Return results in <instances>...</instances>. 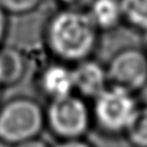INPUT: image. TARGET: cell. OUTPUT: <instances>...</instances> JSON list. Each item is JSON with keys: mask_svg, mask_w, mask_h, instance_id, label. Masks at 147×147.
Returning <instances> with one entry per match:
<instances>
[{"mask_svg": "<svg viewBox=\"0 0 147 147\" xmlns=\"http://www.w3.org/2000/svg\"><path fill=\"white\" fill-rule=\"evenodd\" d=\"M99 34L86 10L60 8L44 26V42L52 57L71 65L93 56Z\"/></svg>", "mask_w": 147, "mask_h": 147, "instance_id": "6da1fadb", "label": "cell"}, {"mask_svg": "<svg viewBox=\"0 0 147 147\" xmlns=\"http://www.w3.org/2000/svg\"><path fill=\"white\" fill-rule=\"evenodd\" d=\"M45 126V108L36 99L15 96L0 103V142L14 146L37 138Z\"/></svg>", "mask_w": 147, "mask_h": 147, "instance_id": "7a4b0ae2", "label": "cell"}, {"mask_svg": "<svg viewBox=\"0 0 147 147\" xmlns=\"http://www.w3.org/2000/svg\"><path fill=\"white\" fill-rule=\"evenodd\" d=\"M138 107L134 93L109 85L92 100V124L105 136H124Z\"/></svg>", "mask_w": 147, "mask_h": 147, "instance_id": "3957f363", "label": "cell"}, {"mask_svg": "<svg viewBox=\"0 0 147 147\" xmlns=\"http://www.w3.org/2000/svg\"><path fill=\"white\" fill-rule=\"evenodd\" d=\"M45 125L60 140L82 139L93 125L91 106L76 93L51 100L45 108Z\"/></svg>", "mask_w": 147, "mask_h": 147, "instance_id": "277c9868", "label": "cell"}, {"mask_svg": "<svg viewBox=\"0 0 147 147\" xmlns=\"http://www.w3.org/2000/svg\"><path fill=\"white\" fill-rule=\"evenodd\" d=\"M109 84L136 93L147 86V53L125 47L117 51L106 64Z\"/></svg>", "mask_w": 147, "mask_h": 147, "instance_id": "5b68a950", "label": "cell"}, {"mask_svg": "<svg viewBox=\"0 0 147 147\" xmlns=\"http://www.w3.org/2000/svg\"><path fill=\"white\" fill-rule=\"evenodd\" d=\"M37 87L48 101L75 93L72 65L57 60L46 63L38 72Z\"/></svg>", "mask_w": 147, "mask_h": 147, "instance_id": "8992f818", "label": "cell"}, {"mask_svg": "<svg viewBox=\"0 0 147 147\" xmlns=\"http://www.w3.org/2000/svg\"><path fill=\"white\" fill-rule=\"evenodd\" d=\"M75 93L85 100H93L102 93L110 84L106 64L88 57L72 64Z\"/></svg>", "mask_w": 147, "mask_h": 147, "instance_id": "52a82bcc", "label": "cell"}, {"mask_svg": "<svg viewBox=\"0 0 147 147\" xmlns=\"http://www.w3.org/2000/svg\"><path fill=\"white\" fill-rule=\"evenodd\" d=\"M26 72L24 54L13 46H0V88H9L20 83Z\"/></svg>", "mask_w": 147, "mask_h": 147, "instance_id": "ba28073f", "label": "cell"}, {"mask_svg": "<svg viewBox=\"0 0 147 147\" xmlns=\"http://www.w3.org/2000/svg\"><path fill=\"white\" fill-rule=\"evenodd\" d=\"M86 11L100 32L113 31L123 23L119 0H93Z\"/></svg>", "mask_w": 147, "mask_h": 147, "instance_id": "9c48e42d", "label": "cell"}, {"mask_svg": "<svg viewBox=\"0 0 147 147\" xmlns=\"http://www.w3.org/2000/svg\"><path fill=\"white\" fill-rule=\"evenodd\" d=\"M123 23L147 33V0H119Z\"/></svg>", "mask_w": 147, "mask_h": 147, "instance_id": "30bf717a", "label": "cell"}, {"mask_svg": "<svg viewBox=\"0 0 147 147\" xmlns=\"http://www.w3.org/2000/svg\"><path fill=\"white\" fill-rule=\"evenodd\" d=\"M124 137L133 147H147V105L138 107Z\"/></svg>", "mask_w": 147, "mask_h": 147, "instance_id": "8fae6325", "label": "cell"}, {"mask_svg": "<svg viewBox=\"0 0 147 147\" xmlns=\"http://www.w3.org/2000/svg\"><path fill=\"white\" fill-rule=\"evenodd\" d=\"M42 0H0V7L8 15H25L36 10Z\"/></svg>", "mask_w": 147, "mask_h": 147, "instance_id": "7c38bea8", "label": "cell"}, {"mask_svg": "<svg viewBox=\"0 0 147 147\" xmlns=\"http://www.w3.org/2000/svg\"><path fill=\"white\" fill-rule=\"evenodd\" d=\"M93 0H56L60 5V8L67 9H77V10H86Z\"/></svg>", "mask_w": 147, "mask_h": 147, "instance_id": "4fadbf2b", "label": "cell"}, {"mask_svg": "<svg viewBox=\"0 0 147 147\" xmlns=\"http://www.w3.org/2000/svg\"><path fill=\"white\" fill-rule=\"evenodd\" d=\"M52 147H94L91 142L82 139H70V140H60L57 144H55Z\"/></svg>", "mask_w": 147, "mask_h": 147, "instance_id": "5bb4252c", "label": "cell"}, {"mask_svg": "<svg viewBox=\"0 0 147 147\" xmlns=\"http://www.w3.org/2000/svg\"><path fill=\"white\" fill-rule=\"evenodd\" d=\"M8 31V14L0 7V46H2V42L7 36Z\"/></svg>", "mask_w": 147, "mask_h": 147, "instance_id": "9a60e30c", "label": "cell"}, {"mask_svg": "<svg viewBox=\"0 0 147 147\" xmlns=\"http://www.w3.org/2000/svg\"><path fill=\"white\" fill-rule=\"evenodd\" d=\"M11 147H52L51 145H48L44 139L37 137L33 139H29L25 141H22L20 144H16Z\"/></svg>", "mask_w": 147, "mask_h": 147, "instance_id": "2e32d148", "label": "cell"}, {"mask_svg": "<svg viewBox=\"0 0 147 147\" xmlns=\"http://www.w3.org/2000/svg\"><path fill=\"white\" fill-rule=\"evenodd\" d=\"M1 92H2V88H0V95H1Z\"/></svg>", "mask_w": 147, "mask_h": 147, "instance_id": "e0dca14e", "label": "cell"}]
</instances>
